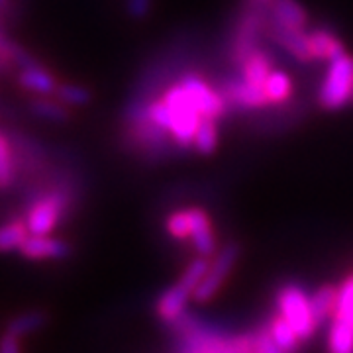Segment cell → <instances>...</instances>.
Returning a JSON list of instances; mask_svg holds the SVG:
<instances>
[{
	"mask_svg": "<svg viewBox=\"0 0 353 353\" xmlns=\"http://www.w3.org/2000/svg\"><path fill=\"white\" fill-rule=\"evenodd\" d=\"M240 245L238 243H228L220 252L216 253L212 263L208 265L204 277L199 283V287L194 290V301L199 303H206L214 296L218 290L222 289L224 281L230 275V271L234 269V265L240 257Z\"/></svg>",
	"mask_w": 353,
	"mask_h": 353,
	"instance_id": "cell-7",
	"label": "cell"
},
{
	"mask_svg": "<svg viewBox=\"0 0 353 353\" xmlns=\"http://www.w3.org/2000/svg\"><path fill=\"white\" fill-rule=\"evenodd\" d=\"M255 353H285L273 338L269 336V332H263L255 338Z\"/></svg>",
	"mask_w": 353,
	"mask_h": 353,
	"instance_id": "cell-28",
	"label": "cell"
},
{
	"mask_svg": "<svg viewBox=\"0 0 353 353\" xmlns=\"http://www.w3.org/2000/svg\"><path fill=\"white\" fill-rule=\"evenodd\" d=\"M190 216H192L189 238L190 243H192V248L196 250V253L201 257H210L216 252V238L210 216L206 214L202 208H196V206L190 208Z\"/></svg>",
	"mask_w": 353,
	"mask_h": 353,
	"instance_id": "cell-10",
	"label": "cell"
},
{
	"mask_svg": "<svg viewBox=\"0 0 353 353\" xmlns=\"http://www.w3.org/2000/svg\"><path fill=\"white\" fill-rule=\"evenodd\" d=\"M190 222H192V216H190V208L185 210H175L173 214H169L165 228L169 232L171 238L175 240H189L190 238Z\"/></svg>",
	"mask_w": 353,
	"mask_h": 353,
	"instance_id": "cell-26",
	"label": "cell"
},
{
	"mask_svg": "<svg viewBox=\"0 0 353 353\" xmlns=\"http://www.w3.org/2000/svg\"><path fill=\"white\" fill-rule=\"evenodd\" d=\"M269 336L273 338V341L277 343L279 347L283 350L285 353H292L296 350V345H299V334L292 330L289 322L283 318V316H277V318H273L271 320V324H269Z\"/></svg>",
	"mask_w": 353,
	"mask_h": 353,
	"instance_id": "cell-23",
	"label": "cell"
},
{
	"mask_svg": "<svg viewBox=\"0 0 353 353\" xmlns=\"http://www.w3.org/2000/svg\"><path fill=\"white\" fill-rule=\"evenodd\" d=\"M218 120L212 118H202L201 124L196 128V134H194V141H192V150L201 155H212L218 148Z\"/></svg>",
	"mask_w": 353,
	"mask_h": 353,
	"instance_id": "cell-20",
	"label": "cell"
},
{
	"mask_svg": "<svg viewBox=\"0 0 353 353\" xmlns=\"http://www.w3.org/2000/svg\"><path fill=\"white\" fill-rule=\"evenodd\" d=\"M330 353H353V326L347 320L334 318L328 334Z\"/></svg>",
	"mask_w": 353,
	"mask_h": 353,
	"instance_id": "cell-21",
	"label": "cell"
},
{
	"mask_svg": "<svg viewBox=\"0 0 353 353\" xmlns=\"http://www.w3.org/2000/svg\"><path fill=\"white\" fill-rule=\"evenodd\" d=\"M57 101H61L67 106H87L88 102L92 101V92L87 87H81L75 83H63L59 85L55 94Z\"/></svg>",
	"mask_w": 353,
	"mask_h": 353,
	"instance_id": "cell-24",
	"label": "cell"
},
{
	"mask_svg": "<svg viewBox=\"0 0 353 353\" xmlns=\"http://www.w3.org/2000/svg\"><path fill=\"white\" fill-rule=\"evenodd\" d=\"M179 83L189 92L190 101H192L194 108L199 110L202 118L220 120V118H224L228 114L226 101L222 99L220 90L212 87L201 73L187 71V73L179 75Z\"/></svg>",
	"mask_w": 353,
	"mask_h": 353,
	"instance_id": "cell-5",
	"label": "cell"
},
{
	"mask_svg": "<svg viewBox=\"0 0 353 353\" xmlns=\"http://www.w3.org/2000/svg\"><path fill=\"white\" fill-rule=\"evenodd\" d=\"M271 71H273V57L261 48V50L253 51L252 55L240 65L238 75L252 85L263 87L265 79L271 75Z\"/></svg>",
	"mask_w": 353,
	"mask_h": 353,
	"instance_id": "cell-14",
	"label": "cell"
},
{
	"mask_svg": "<svg viewBox=\"0 0 353 353\" xmlns=\"http://www.w3.org/2000/svg\"><path fill=\"white\" fill-rule=\"evenodd\" d=\"M353 101V55L341 53L334 61H330L326 77L318 90V104L336 112L345 108Z\"/></svg>",
	"mask_w": 353,
	"mask_h": 353,
	"instance_id": "cell-2",
	"label": "cell"
},
{
	"mask_svg": "<svg viewBox=\"0 0 353 353\" xmlns=\"http://www.w3.org/2000/svg\"><path fill=\"white\" fill-rule=\"evenodd\" d=\"M28 236H30V230L26 226V220L22 216L0 224V253L20 252Z\"/></svg>",
	"mask_w": 353,
	"mask_h": 353,
	"instance_id": "cell-16",
	"label": "cell"
},
{
	"mask_svg": "<svg viewBox=\"0 0 353 353\" xmlns=\"http://www.w3.org/2000/svg\"><path fill=\"white\" fill-rule=\"evenodd\" d=\"M153 0H126V10L134 20H143L152 12Z\"/></svg>",
	"mask_w": 353,
	"mask_h": 353,
	"instance_id": "cell-27",
	"label": "cell"
},
{
	"mask_svg": "<svg viewBox=\"0 0 353 353\" xmlns=\"http://www.w3.org/2000/svg\"><path fill=\"white\" fill-rule=\"evenodd\" d=\"M243 4H248V6H259V8H269L273 4V0H243Z\"/></svg>",
	"mask_w": 353,
	"mask_h": 353,
	"instance_id": "cell-30",
	"label": "cell"
},
{
	"mask_svg": "<svg viewBox=\"0 0 353 353\" xmlns=\"http://www.w3.org/2000/svg\"><path fill=\"white\" fill-rule=\"evenodd\" d=\"M332 316L347 320L353 326V275H350L338 287V301H336V308Z\"/></svg>",
	"mask_w": 353,
	"mask_h": 353,
	"instance_id": "cell-25",
	"label": "cell"
},
{
	"mask_svg": "<svg viewBox=\"0 0 353 353\" xmlns=\"http://www.w3.org/2000/svg\"><path fill=\"white\" fill-rule=\"evenodd\" d=\"M46 322H48L46 312H41V310H28L24 314L14 316L12 320L8 322L6 332L22 340L28 334H34V332H38V330L43 328Z\"/></svg>",
	"mask_w": 353,
	"mask_h": 353,
	"instance_id": "cell-22",
	"label": "cell"
},
{
	"mask_svg": "<svg viewBox=\"0 0 353 353\" xmlns=\"http://www.w3.org/2000/svg\"><path fill=\"white\" fill-rule=\"evenodd\" d=\"M0 353H20V338L6 332L0 340Z\"/></svg>",
	"mask_w": 353,
	"mask_h": 353,
	"instance_id": "cell-29",
	"label": "cell"
},
{
	"mask_svg": "<svg viewBox=\"0 0 353 353\" xmlns=\"http://www.w3.org/2000/svg\"><path fill=\"white\" fill-rule=\"evenodd\" d=\"M277 306L281 316L292 326L301 340H306L314 334L318 326L310 312V303L306 292L299 285H285L279 290Z\"/></svg>",
	"mask_w": 353,
	"mask_h": 353,
	"instance_id": "cell-4",
	"label": "cell"
},
{
	"mask_svg": "<svg viewBox=\"0 0 353 353\" xmlns=\"http://www.w3.org/2000/svg\"><path fill=\"white\" fill-rule=\"evenodd\" d=\"M12 10V0H0V16H8Z\"/></svg>",
	"mask_w": 353,
	"mask_h": 353,
	"instance_id": "cell-31",
	"label": "cell"
},
{
	"mask_svg": "<svg viewBox=\"0 0 353 353\" xmlns=\"http://www.w3.org/2000/svg\"><path fill=\"white\" fill-rule=\"evenodd\" d=\"M218 90L222 94V99L226 101L228 112H243V110H263L267 106H271L267 97H265L263 87L252 85L248 81H243L240 75L228 77L222 83H218Z\"/></svg>",
	"mask_w": 353,
	"mask_h": 353,
	"instance_id": "cell-6",
	"label": "cell"
},
{
	"mask_svg": "<svg viewBox=\"0 0 353 353\" xmlns=\"http://www.w3.org/2000/svg\"><path fill=\"white\" fill-rule=\"evenodd\" d=\"M208 257H196L192 263L185 269L183 277L176 281L175 285L171 289H167L157 299V304H155V310H157V316L165 320V322H175L179 320L183 312H185V306H187V301L190 296H194V290L199 287V283L204 277L206 269H208Z\"/></svg>",
	"mask_w": 353,
	"mask_h": 353,
	"instance_id": "cell-3",
	"label": "cell"
},
{
	"mask_svg": "<svg viewBox=\"0 0 353 353\" xmlns=\"http://www.w3.org/2000/svg\"><path fill=\"white\" fill-rule=\"evenodd\" d=\"M18 183V161L12 139L0 130V192L10 190Z\"/></svg>",
	"mask_w": 353,
	"mask_h": 353,
	"instance_id": "cell-15",
	"label": "cell"
},
{
	"mask_svg": "<svg viewBox=\"0 0 353 353\" xmlns=\"http://www.w3.org/2000/svg\"><path fill=\"white\" fill-rule=\"evenodd\" d=\"M308 43H310V53H312L314 63L318 61L330 63L336 57H340L341 53H345L343 41L326 28H316L312 32H308Z\"/></svg>",
	"mask_w": 353,
	"mask_h": 353,
	"instance_id": "cell-11",
	"label": "cell"
},
{
	"mask_svg": "<svg viewBox=\"0 0 353 353\" xmlns=\"http://www.w3.org/2000/svg\"><path fill=\"white\" fill-rule=\"evenodd\" d=\"M30 112L34 116H38L46 122H55V124H65L71 120V110L69 106L63 104L61 101H50V99H43V97H38L34 101H30L28 104Z\"/></svg>",
	"mask_w": 353,
	"mask_h": 353,
	"instance_id": "cell-18",
	"label": "cell"
},
{
	"mask_svg": "<svg viewBox=\"0 0 353 353\" xmlns=\"http://www.w3.org/2000/svg\"><path fill=\"white\" fill-rule=\"evenodd\" d=\"M71 253V245L61 238L48 236H34L30 234L20 248V255L32 261H53V259H65Z\"/></svg>",
	"mask_w": 353,
	"mask_h": 353,
	"instance_id": "cell-9",
	"label": "cell"
},
{
	"mask_svg": "<svg viewBox=\"0 0 353 353\" xmlns=\"http://www.w3.org/2000/svg\"><path fill=\"white\" fill-rule=\"evenodd\" d=\"M267 22H269L267 8L243 4V12L238 16L228 43V61L232 67L240 69V65L253 51L261 50V38L265 36Z\"/></svg>",
	"mask_w": 353,
	"mask_h": 353,
	"instance_id": "cell-1",
	"label": "cell"
},
{
	"mask_svg": "<svg viewBox=\"0 0 353 353\" xmlns=\"http://www.w3.org/2000/svg\"><path fill=\"white\" fill-rule=\"evenodd\" d=\"M336 301H338V289L332 287V285H324V287H320V289L316 290L314 294L308 296L310 312H312L316 326H320L328 316L334 314Z\"/></svg>",
	"mask_w": 353,
	"mask_h": 353,
	"instance_id": "cell-19",
	"label": "cell"
},
{
	"mask_svg": "<svg viewBox=\"0 0 353 353\" xmlns=\"http://www.w3.org/2000/svg\"><path fill=\"white\" fill-rule=\"evenodd\" d=\"M265 38L271 39L279 48H283L299 63H314L312 53H310V43H308V32L306 30L287 28V26L277 24L275 20L269 18L267 28H265Z\"/></svg>",
	"mask_w": 353,
	"mask_h": 353,
	"instance_id": "cell-8",
	"label": "cell"
},
{
	"mask_svg": "<svg viewBox=\"0 0 353 353\" xmlns=\"http://www.w3.org/2000/svg\"><path fill=\"white\" fill-rule=\"evenodd\" d=\"M267 10L269 18L281 26L294 30H306L308 26V12L299 0H273V4Z\"/></svg>",
	"mask_w": 353,
	"mask_h": 353,
	"instance_id": "cell-13",
	"label": "cell"
},
{
	"mask_svg": "<svg viewBox=\"0 0 353 353\" xmlns=\"http://www.w3.org/2000/svg\"><path fill=\"white\" fill-rule=\"evenodd\" d=\"M263 90L269 104H273V106H283V104H287V102L290 101V97H292V81H290V77L287 75V73L273 69L271 75L265 79Z\"/></svg>",
	"mask_w": 353,
	"mask_h": 353,
	"instance_id": "cell-17",
	"label": "cell"
},
{
	"mask_svg": "<svg viewBox=\"0 0 353 353\" xmlns=\"http://www.w3.org/2000/svg\"><path fill=\"white\" fill-rule=\"evenodd\" d=\"M18 85L24 88V90H28V92L39 94V97L55 94V90L59 87L57 79L39 63L20 69V73H18Z\"/></svg>",
	"mask_w": 353,
	"mask_h": 353,
	"instance_id": "cell-12",
	"label": "cell"
}]
</instances>
